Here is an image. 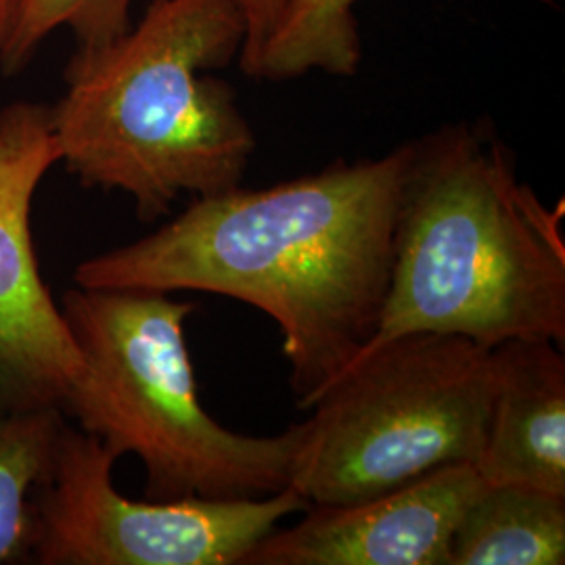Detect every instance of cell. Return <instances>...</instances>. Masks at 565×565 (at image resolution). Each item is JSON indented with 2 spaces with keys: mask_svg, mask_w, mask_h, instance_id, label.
<instances>
[{
  "mask_svg": "<svg viewBox=\"0 0 565 565\" xmlns=\"http://www.w3.org/2000/svg\"><path fill=\"white\" fill-rule=\"evenodd\" d=\"M406 158L408 142L273 186L193 198L151 235L82 260L74 282L203 291L263 310L281 329L298 408H310L377 333Z\"/></svg>",
  "mask_w": 565,
  "mask_h": 565,
  "instance_id": "cell-1",
  "label": "cell"
},
{
  "mask_svg": "<svg viewBox=\"0 0 565 565\" xmlns=\"http://www.w3.org/2000/svg\"><path fill=\"white\" fill-rule=\"evenodd\" d=\"M245 36L235 0H151L120 39L70 63L49 107L60 163L84 186L128 195L145 223L182 195L239 186L258 141L214 72L239 61Z\"/></svg>",
  "mask_w": 565,
  "mask_h": 565,
  "instance_id": "cell-2",
  "label": "cell"
},
{
  "mask_svg": "<svg viewBox=\"0 0 565 565\" xmlns=\"http://www.w3.org/2000/svg\"><path fill=\"white\" fill-rule=\"evenodd\" d=\"M564 214L518 181L509 151L478 126L408 142L392 279L366 348L404 333L564 348Z\"/></svg>",
  "mask_w": 565,
  "mask_h": 565,
  "instance_id": "cell-3",
  "label": "cell"
},
{
  "mask_svg": "<svg viewBox=\"0 0 565 565\" xmlns=\"http://www.w3.org/2000/svg\"><path fill=\"white\" fill-rule=\"evenodd\" d=\"M60 306L84 361L63 413L116 459L139 457L145 499L242 501L291 488L308 424L245 436L205 411L184 335L195 303L76 285Z\"/></svg>",
  "mask_w": 565,
  "mask_h": 565,
  "instance_id": "cell-4",
  "label": "cell"
},
{
  "mask_svg": "<svg viewBox=\"0 0 565 565\" xmlns=\"http://www.w3.org/2000/svg\"><path fill=\"white\" fill-rule=\"evenodd\" d=\"M492 396L490 348L445 333L375 343L310 406L291 488L310 505H350L476 465Z\"/></svg>",
  "mask_w": 565,
  "mask_h": 565,
  "instance_id": "cell-5",
  "label": "cell"
},
{
  "mask_svg": "<svg viewBox=\"0 0 565 565\" xmlns=\"http://www.w3.org/2000/svg\"><path fill=\"white\" fill-rule=\"evenodd\" d=\"M116 457L65 425L34 505L30 562L41 565H243L252 548L303 513L294 488L242 501H132L114 486Z\"/></svg>",
  "mask_w": 565,
  "mask_h": 565,
  "instance_id": "cell-6",
  "label": "cell"
},
{
  "mask_svg": "<svg viewBox=\"0 0 565 565\" xmlns=\"http://www.w3.org/2000/svg\"><path fill=\"white\" fill-rule=\"evenodd\" d=\"M55 166L51 109L30 102L0 109V411H63L84 373L32 235L34 198Z\"/></svg>",
  "mask_w": 565,
  "mask_h": 565,
  "instance_id": "cell-7",
  "label": "cell"
},
{
  "mask_svg": "<svg viewBox=\"0 0 565 565\" xmlns=\"http://www.w3.org/2000/svg\"><path fill=\"white\" fill-rule=\"evenodd\" d=\"M482 486L476 465H446L359 503L310 505L243 565H448L455 527Z\"/></svg>",
  "mask_w": 565,
  "mask_h": 565,
  "instance_id": "cell-8",
  "label": "cell"
},
{
  "mask_svg": "<svg viewBox=\"0 0 565 565\" xmlns=\"http://www.w3.org/2000/svg\"><path fill=\"white\" fill-rule=\"evenodd\" d=\"M494 352V396L476 469L486 484L565 497V356L551 340H509Z\"/></svg>",
  "mask_w": 565,
  "mask_h": 565,
  "instance_id": "cell-9",
  "label": "cell"
},
{
  "mask_svg": "<svg viewBox=\"0 0 565 565\" xmlns=\"http://www.w3.org/2000/svg\"><path fill=\"white\" fill-rule=\"evenodd\" d=\"M565 497L520 484H486L450 541L448 565H564Z\"/></svg>",
  "mask_w": 565,
  "mask_h": 565,
  "instance_id": "cell-10",
  "label": "cell"
},
{
  "mask_svg": "<svg viewBox=\"0 0 565 565\" xmlns=\"http://www.w3.org/2000/svg\"><path fill=\"white\" fill-rule=\"evenodd\" d=\"M363 0H287L264 41L258 57L245 72L256 81L285 82L321 72L356 76L363 41L356 7Z\"/></svg>",
  "mask_w": 565,
  "mask_h": 565,
  "instance_id": "cell-11",
  "label": "cell"
},
{
  "mask_svg": "<svg viewBox=\"0 0 565 565\" xmlns=\"http://www.w3.org/2000/svg\"><path fill=\"white\" fill-rule=\"evenodd\" d=\"M65 425L60 408L0 411V565L30 562L36 494Z\"/></svg>",
  "mask_w": 565,
  "mask_h": 565,
  "instance_id": "cell-12",
  "label": "cell"
},
{
  "mask_svg": "<svg viewBox=\"0 0 565 565\" xmlns=\"http://www.w3.org/2000/svg\"><path fill=\"white\" fill-rule=\"evenodd\" d=\"M135 0H18L15 18L0 53V70L18 74L34 57L42 42L67 28L78 51H95L109 44L132 25Z\"/></svg>",
  "mask_w": 565,
  "mask_h": 565,
  "instance_id": "cell-13",
  "label": "cell"
},
{
  "mask_svg": "<svg viewBox=\"0 0 565 565\" xmlns=\"http://www.w3.org/2000/svg\"><path fill=\"white\" fill-rule=\"evenodd\" d=\"M242 9L245 25H247V36H245V46H243L242 57H239V67L243 74L249 70V65L258 57L264 41L268 39L270 30L281 15L282 7L287 0H235Z\"/></svg>",
  "mask_w": 565,
  "mask_h": 565,
  "instance_id": "cell-14",
  "label": "cell"
},
{
  "mask_svg": "<svg viewBox=\"0 0 565 565\" xmlns=\"http://www.w3.org/2000/svg\"><path fill=\"white\" fill-rule=\"evenodd\" d=\"M15 7H18V0H0V53L9 39L13 18H15Z\"/></svg>",
  "mask_w": 565,
  "mask_h": 565,
  "instance_id": "cell-15",
  "label": "cell"
}]
</instances>
